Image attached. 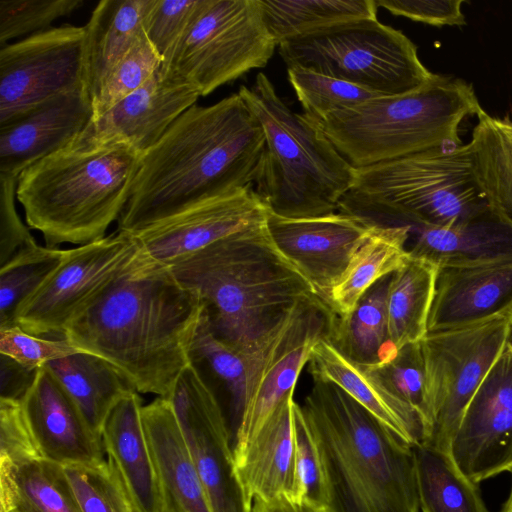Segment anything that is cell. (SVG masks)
I'll list each match as a JSON object with an SVG mask.
<instances>
[{"mask_svg":"<svg viewBox=\"0 0 512 512\" xmlns=\"http://www.w3.org/2000/svg\"><path fill=\"white\" fill-rule=\"evenodd\" d=\"M199 296L139 250L129 267L66 325L63 337L108 361L139 393L169 399L203 314Z\"/></svg>","mask_w":512,"mask_h":512,"instance_id":"cell-1","label":"cell"},{"mask_svg":"<svg viewBox=\"0 0 512 512\" xmlns=\"http://www.w3.org/2000/svg\"><path fill=\"white\" fill-rule=\"evenodd\" d=\"M263 129L239 95L193 105L142 154L118 230L136 234L202 202L254 186Z\"/></svg>","mask_w":512,"mask_h":512,"instance_id":"cell-2","label":"cell"},{"mask_svg":"<svg viewBox=\"0 0 512 512\" xmlns=\"http://www.w3.org/2000/svg\"><path fill=\"white\" fill-rule=\"evenodd\" d=\"M328 512H419L414 447L337 385L313 379L299 405Z\"/></svg>","mask_w":512,"mask_h":512,"instance_id":"cell-3","label":"cell"},{"mask_svg":"<svg viewBox=\"0 0 512 512\" xmlns=\"http://www.w3.org/2000/svg\"><path fill=\"white\" fill-rule=\"evenodd\" d=\"M169 268L199 296L211 331L252 359L296 303L318 296L275 246L266 222L229 235Z\"/></svg>","mask_w":512,"mask_h":512,"instance_id":"cell-4","label":"cell"},{"mask_svg":"<svg viewBox=\"0 0 512 512\" xmlns=\"http://www.w3.org/2000/svg\"><path fill=\"white\" fill-rule=\"evenodd\" d=\"M141 156L123 143L68 145L32 164L16 189L28 226L49 248L104 238L128 201Z\"/></svg>","mask_w":512,"mask_h":512,"instance_id":"cell-5","label":"cell"},{"mask_svg":"<svg viewBox=\"0 0 512 512\" xmlns=\"http://www.w3.org/2000/svg\"><path fill=\"white\" fill-rule=\"evenodd\" d=\"M238 93L264 132L254 190L267 209L289 218L337 212L354 184L355 168L313 122L287 106L265 74Z\"/></svg>","mask_w":512,"mask_h":512,"instance_id":"cell-6","label":"cell"},{"mask_svg":"<svg viewBox=\"0 0 512 512\" xmlns=\"http://www.w3.org/2000/svg\"><path fill=\"white\" fill-rule=\"evenodd\" d=\"M482 110L471 84L436 74L417 90L381 95L310 121L352 167L362 168L447 143L460 146V124Z\"/></svg>","mask_w":512,"mask_h":512,"instance_id":"cell-7","label":"cell"},{"mask_svg":"<svg viewBox=\"0 0 512 512\" xmlns=\"http://www.w3.org/2000/svg\"><path fill=\"white\" fill-rule=\"evenodd\" d=\"M490 209L467 143L355 168L338 211L381 226L450 227Z\"/></svg>","mask_w":512,"mask_h":512,"instance_id":"cell-8","label":"cell"},{"mask_svg":"<svg viewBox=\"0 0 512 512\" xmlns=\"http://www.w3.org/2000/svg\"><path fill=\"white\" fill-rule=\"evenodd\" d=\"M286 66L298 65L380 95L405 94L436 74L400 30L366 19L303 35L277 46Z\"/></svg>","mask_w":512,"mask_h":512,"instance_id":"cell-9","label":"cell"},{"mask_svg":"<svg viewBox=\"0 0 512 512\" xmlns=\"http://www.w3.org/2000/svg\"><path fill=\"white\" fill-rule=\"evenodd\" d=\"M512 337L504 313L467 325L428 331L420 341L430 440L447 453L463 414Z\"/></svg>","mask_w":512,"mask_h":512,"instance_id":"cell-10","label":"cell"},{"mask_svg":"<svg viewBox=\"0 0 512 512\" xmlns=\"http://www.w3.org/2000/svg\"><path fill=\"white\" fill-rule=\"evenodd\" d=\"M276 47L259 0H207L160 71L206 96L252 69L265 67Z\"/></svg>","mask_w":512,"mask_h":512,"instance_id":"cell-11","label":"cell"},{"mask_svg":"<svg viewBox=\"0 0 512 512\" xmlns=\"http://www.w3.org/2000/svg\"><path fill=\"white\" fill-rule=\"evenodd\" d=\"M139 250L136 237L118 229L64 250L56 269L19 307L16 325L35 336L64 338L68 322L129 267Z\"/></svg>","mask_w":512,"mask_h":512,"instance_id":"cell-12","label":"cell"},{"mask_svg":"<svg viewBox=\"0 0 512 512\" xmlns=\"http://www.w3.org/2000/svg\"><path fill=\"white\" fill-rule=\"evenodd\" d=\"M333 317L330 307L318 296L299 301L258 351L248 374L234 461L279 403L294 393L312 348L327 338Z\"/></svg>","mask_w":512,"mask_h":512,"instance_id":"cell-13","label":"cell"},{"mask_svg":"<svg viewBox=\"0 0 512 512\" xmlns=\"http://www.w3.org/2000/svg\"><path fill=\"white\" fill-rule=\"evenodd\" d=\"M85 39V26L65 25L0 47V126L85 87Z\"/></svg>","mask_w":512,"mask_h":512,"instance_id":"cell-14","label":"cell"},{"mask_svg":"<svg viewBox=\"0 0 512 512\" xmlns=\"http://www.w3.org/2000/svg\"><path fill=\"white\" fill-rule=\"evenodd\" d=\"M168 400L212 512H252V498L238 476L221 408L190 363Z\"/></svg>","mask_w":512,"mask_h":512,"instance_id":"cell-15","label":"cell"},{"mask_svg":"<svg viewBox=\"0 0 512 512\" xmlns=\"http://www.w3.org/2000/svg\"><path fill=\"white\" fill-rule=\"evenodd\" d=\"M450 454L476 484L512 468V337L469 402Z\"/></svg>","mask_w":512,"mask_h":512,"instance_id":"cell-16","label":"cell"},{"mask_svg":"<svg viewBox=\"0 0 512 512\" xmlns=\"http://www.w3.org/2000/svg\"><path fill=\"white\" fill-rule=\"evenodd\" d=\"M375 224L344 212L289 218L268 210L266 227L278 250L328 305L329 294Z\"/></svg>","mask_w":512,"mask_h":512,"instance_id":"cell-17","label":"cell"},{"mask_svg":"<svg viewBox=\"0 0 512 512\" xmlns=\"http://www.w3.org/2000/svg\"><path fill=\"white\" fill-rule=\"evenodd\" d=\"M267 215L251 185L202 202L134 236L147 260L169 267L229 235L265 223Z\"/></svg>","mask_w":512,"mask_h":512,"instance_id":"cell-18","label":"cell"},{"mask_svg":"<svg viewBox=\"0 0 512 512\" xmlns=\"http://www.w3.org/2000/svg\"><path fill=\"white\" fill-rule=\"evenodd\" d=\"M199 97L195 87L159 68L140 88L91 119L69 145L89 148L123 143L143 154Z\"/></svg>","mask_w":512,"mask_h":512,"instance_id":"cell-19","label":"cell"},{"mask_svg":"<svg viewBox=\"0 0 512 512\" xmlns=\"http://www.w3.org/2000/svg\"><path fill=\"white\" fill-rule=\"evenodd\" d=\"M25 418L40 456L62 466L104 459L102 439L79 407L45 367L21 400Z\"/></svg>","mask_w":512,"mask_h":512,"instance_id":"cell-20","label":"cell"},{"mask_svg":"<svg viewBox=\"0 0 512 512\" xmlns=\"http://www.w3.org/2000/svg\"><path fill=\"white\" fill-rule=\"evenodd\" d=\"M85 87L61 93L0 126V174L16 177L67 147L92 118Z\"/></svg>","mask_w":512,"mask_h":512,"instance_id":"cell-21","label":"cell"},{"mask_svg":"<svg viewBox=\"0 0 512 512\" xmlns=\"http://www.w3.org/2000/svg\"><path fill=\"white\" fill-rule=\"evenodd\" d=\"M512 301V259L440 268L428 331L459 327L501 313Z\"/></svg>","mask_w":512,"mask_h":512,"instance_id":"cell-22","label":"cell"},{"mask_svg":"<svg viewBox=\"0 0 512 512\" xmlns=\"http://www.w3.org/2000/svg\"><path fill=\"white\" fill-rule=\"evenodd\" d=\"M313 379L333 383L413 447L425 442L423 425L414 410L391 392L371 366L339 352L326 338L311 350Z\"/></svg>","mask_w":512,"mask_h":512,"instance_id":"cell-23","label":"cell"},{"mask_svg":"<svg viewBox=\"0 0 512 512\" xmlns=\"http://www.w3.org/2000/svg\"><path fill=\"white\" fill-rule=\"evenodd\" d=\"M142 407L139 392L125 395L104 423L102 444L136 512H161L160 481L143 423Z\"/></svg>","mask_w":512,"mask_h":512,"instance_id":"cell-24","label":"cell"},{"mask_svg":"<svg viewBox=\"0 0 512 512\" xmlns=\"http://www.w3.org/2000/svg\"><path fill=\"white\" fill-rule=\"evenodd\" d=\"M293 394L283 399L235 458L238 476L254 499L295 496Z\"/></svg>","mask_w":512,"mask_h":512,"instance_id":"cell-25","label":"cell"},{"mask_svg":"<svg viewBox=\"0 0 512 512\" xmlns=\"http://www.w3.org/2000/svg\"><path fill=\"white\" fill-rule=\"evenodd\" d=\"M412 227V226H411ZM411 257L439 268L472 267L512 259V220L491 209L450 227H412Z\"/></svg>","mask_w":512,"mask_h":512,"instance_id":"cell-26","label":"cell"},{"mask_svg":"<svg viewBox=\"0 0 512 512\" xmlns=\"http://www.w3.org/2000/svg\"><path fill=\"white\" fill-rule=\"evenodd\" d=\"M142 418L160 481L161 512H212L170 401L157 397L143 405Z\"/></svg>","mask_w":512,"mask_h":512,"instance_id":"cell-27","label":"cell"},{"mask_svg":"<svg viewBox=\"0 0 512 512\" xmlns=\"http://www.w3.org/2000/svg\"><path fill=\"white\" fill-rule=\"evenodd\" d=\"M153 0H101L85 25V87L91 99L144 31Z\"/></svg>","mask_w":512,"mask_h":512,"instance_id":"cell-28","label":"cell"},{"mask_svg":"<svg viewBox=\"0 0 512 512\" xmlns=\"http://www.w3.org/2000/svg\"><path fill=\"white\" fill-rule=\"evenodd\" d=\"M410 225H375L332 288L328 306L337 316L350 313L380 279L400 268L409 257Z\"/></svg>","mask_w":512,"mask_h":512,"instance_id":"cell-29","label":"cell"},{"mask_svg":"<svg viewBox=\"0 0 512 512\" xmlns=\"http://www.w3.org/2000/svg\"><path fill=\"white\" fill-rule=\"evenodd\" d=\"M45 367L61 383L100 437L114 406L125 395L136 391L112 364L88 352L81 351L53 360Z\"/></svg>","mask_w":512,"mask_h":512,"instance_id":"cell-30","label":"cell"},{"mask_svg":"<svg viewBox=\"0 0 512 512\" xmlns=\"http://www.w3.org/2000/svg\"><path fill=\"white\" fill-rule=\"evenodd\" d=\"M439 270L435 264L409 255L391 274L386 312L389 342L396 353L427 334Z\"/></svg>","mask_w":512,"mask_h":512,"instance_id":"cell-31","label":"cell"},{"mask_svg":"<svg viewBox=\"0 0 512 512\" xmlns=\"http://www.w3.org/2000/svg\"><path fill=\"white\" fill-rule=\"evenodd\" d=\"M391 274L376 282L344 316L334 317L326 338L347 358L367 366L391 360L397 353L388 337L386 297Z\"/></svg>","mask_w":512,"mask_h":512,"instance_id":"cell-32","label":"cell"},{"mask_svg":"<svg viewBox=\"0 0 512 512\" xmlns=\"http://www.w3.org/2000/svg\"><path fill=\"white\" fill-rule=\"evenodd\" d=\"M0 512H81L64 467L44 458L0 464Z\"/></svg>","mask_w":512,"mask_h":512,"instance_id":"cell-33","label":"cell"},{"mask_svg":"<svg viewBox=\"0 0 512 512\" xmlns=\"http://www.w3.org/2000/svg\"><path fill=\"white\" fill-rule=\"evenodd\" d=\"M468 142L477 183L492 211L512 220V117L484 109Z\"/></svg>","mask_w":512,"mask_h":512,"instance_id":"cell-34","label":"cell"},{"mask_svg":"<svg viewBox=\"0 0 512 512\" xmlns=\"http://www.w3.org/2000/svg\"><path fill=\"white\" fill-rule=\"evenodd\" d=\"M253 359L219 339L204 314L189 351L190 365L201 378H214L228 396L223 411L233 453L247 394L248 374Z\"/></svg>","mask_w":512,"mask_h":512,"instance_id":"cell-35","label":"cell"},{"mask_svg":"<svg viewBox=\"0 0 512 512\" xmlns=\"http://www.w3.org/2000/svg\"><path fill=\"white\" fill-rule=\"evenodd\" d=\"M263 20L277 46L336 25L377 19L375 0H259Z\"/></svg>","mask_w":512,"mask_h":512,"instance_id":"cell-36","label":"cell"},{"mask_svg":"<svg viewBox=\"0 0 512 512\" xmlns=\"http://www.w3.org/2000/svg\"><path fill=\"white\" fill-rule=\"evenodd\" d=\"M414 454L421 512H490L478 484L461 472L450 453L420 444Z\"/></svg>","mask_w":512,"mask_h":512,"instance_id":"cell-37","label":"cell"},{"mask_svg":"<svg viewBox=\"0 0 512 512\" xmlns=\"http://www.w3.org/2000/svg\"><path fill=\"white\" fill-rule=\"evenodd\" d=\"M63 254L64 250L37 244L0 267V328L16 325L19 307L56 269Z\"/></svg>","mask_w":512,"mask_h":512,"instance_id":"cell-38","label":"cell"},{"mask_svg":"<svg viewBox=\"0 0 512 512\" xmlns=\"http://www.w3.org/2000/svg\"><path fill=\"white\" fill-rule=\"evenodd\" d=\"M287 75L301 103L303 115L311 121H319L330 113L381 96L356 84L298 65L288 66Z\"/></svg>","mask_w":512,"mask_h":512,"instance_id":"cell-39","label":"cell"},{"mask_svg":"<svg viewBox=\"0 0 512 512\" xmlns=\"http://www.w3.org/2000/svg\"><path fill=\"white\" fill-rule=\"evenodd\" d=\"M63 467L81 512H136L118 471L108 459Z\"/></svg>","mask_w":512,"mask_h":512,"instance_id":"cell-40","label":"cell"},{"mask_svg":"<svg viewBox=\"0 0 512 512\" xmlns=\"http://www.w3.org/2000/svg\"><path fill=\"white\" fill-rule=\"evenodd\" d=\"M162 60L143 31L128 53L111 70L92 99L96 119L144 83L161 67Z\"/></svg>","mask_w":512,"mask_h":512,"instance_id":"cell-41","label":"cell"},{"mask_svg":"<svg viewBox=\"0 0 512 512\" xmlns=\"http://www.w3.org/2000/svg\"><path fill=\"white\" fill-rule=\"evenodd\" d=\"M371 367L388 389L418 415L425 433L423 444H427L430 428L425 397V365L420 342L405 345L391 360Z\"/></svg>","mask_w":512,"mask_h":512,"instance_id":"cell-42","label":"cell"},{"mask_svg":"<svg viewBox=\"0 0 512 512\" xmlns=\"http://www.w3.org/2000/svg\"><path fill=\"white\" fill-rule=\"evenodd\" d=\"M83 0H0V47L12 39L34 35L83 5Z\"/></svg>","mask_w":512,"mask_h":512,"instance_id":"cell-43","label":"cell"},{"mask_svg":"<svg viewBox=\"0 0 512 512\" xmlns=\"http://www.w3.org/2000/svg\"><path fill=\"white\" fill-rule=\"evenodd\" d=\"M207 0H153L144 20V32L166 65Z\"/></svg>","mask_w":512,"mask_h":512,"instance_id":"cell-44","label":"cell"},{"mask_svg":"<svg viewBox=\"0 0 512 512\" xmlns=\"http://www.w3.org/2000/svg\"><path fill=\"white\" fill-rule=\"evenodd\" d=\"M295 496L294 501H307L325 507V490L321 462L313 436L294 404Z\"/></svg>","mask_w":512,"mask_h":512,"instance_id":"cell-45","label":"cell"},{"mask_svg":"<svg viewBox=\"0 0 512 512\" xmlns=\"http://www.w3.org/2000/svg\"><path fill=\"white\" fill-rule=\"evenodd\" d=\"M67 339H50L27 333L18 325L0 328V354L6 355L29 370L81 352Z\"/></svg>","mask_w":512,"mask_h":512,"instance_id":"cell-46","label":"cell"},{"mask_svg":"<svg viewBox=\"0 0 512 512\" xmlns=\"http://www.w3.org/2000/svg\"><path fill=\"white\" fill-rule=\"evenodd\" d=\"M42 458L28 427L21 401L0 399V464Z\"/></svg>","mask_w":512,"mask_h":512,"instance_id":"cell-47","label":"cell"},{"mask_svg":"<svg viewBox=\"0 0 512 512\" xmlns=\"http://www.w3.org/2000/svg\"><path fill=\"white\" fill-rule=\"evenodd\" d=\"M17 178L0 174V267L24 249L37 245L15 207Z\"/></svg>","mask_w":512,"mask_h":512,"instance_id":"cell-48","label":"cell"},{"mask_svg":"<svg viewBox=\"0 0 512 512\" xmlns=\"http://www.w3.org/2000/svg\"><path fill=\"white\" fill-rule=\"evenodd\" d=\"M395 16H401L428 25L463 26L466 24L461 5L465 0H375Z\"/></svg>","mask_w":512,"mask_h":512,"instance_id":"cell-49","label":"cell"},{"mask_svg":"<svg viewBox=\"0 0 512 512\" xmlns=\"http://www.w3.org/2000/svg\"><path fill=\"white\" fill-rule=\"evenodd\" d=\"M37 370H29L12 358L0 354V399L21 401L31 388Z\"/></svg>","mask_w":512,"mask_h":512,"instance_id":"cell-50","label":"cell"},{"mask_svg":"<svg viewBox=\"0 0 512 512\" xmlns=\"http://www.w3.org/2000/svg\"><path fill=\"white\" fill-rule=\"evenodd\" d=\"M252 512H328L324 506L286 497L273 500L253 499Z\"/></svg>","mask_w":512,"mask_h":512,"instance_id":"cell-51","label":"cell"},{"mask_svg":"<svg viewBox=\"0 0 512 512\" xmlns=\"http://www.w3.org/2000/svg\"><path fill=\"white\" fill-rule=\"evenodd\" d=\"M509 472L511 473V476H512V468L509 470ZM500 512H512V485H511V490H510L509 496H508L506 502L504 503Z\"/></svg>","mask_w":512,"mask_h":512,"instance_id":"cell-52","label":"cell"},{"mask_svg":"<svg viewBox=\"0 0 512 512\" xmlns=\"http://www.w3.org/2000/svg\"><path fill=\"white\" fill-rule=\"evenodd\" d=\"M501 313H504L507 316L512 327V301L504 308Z\"/></svg>","mask_w":512,"mask_h":512,"instance_id":"cell-53","label":"cell"}]
</instances>
